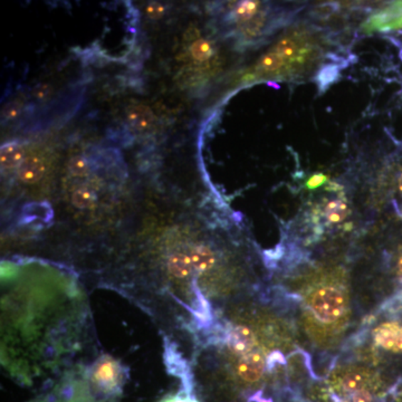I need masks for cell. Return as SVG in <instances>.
I'll use <instances>...</instances> for the list:
<instances>
[{
	"label": "cell",
	"instance_id": "cell-1",
	"mask_svg": "<svg viewBox=\"0 0 402 402\" xmlns=\"http://www.w3.org/2000/svg\"><path fill=\"white\" fill-rule=\"evenodd\" d=\"M93 341L88 295L60 263L15 257L1 262V364L23 386L60 378Z\"/></svg>",
	"mask_w": 402,
	"mask_h": 402
},
{
	"label": "cell",
	"instance_id": "cell-2",
	"mask_svg": "<svg viewBox=\"0 0 402 402\" xmlns=\"http://www.w3.org/2000/svg\"><path fill=\"white\" fill-rule=\"evenodd\" d=\"M97 395L88 379V364H78L58 378L54 387L31 402H113Z\"/></svg>",
	"mask_w": 402,
	"mask_h": 402
},
{
	"label": "cell",
	"instance_id": "cell-3",
	"mask_svg": "<svg viewBox=\"0 0 402 402\" xmlns=\"http://www.w3.org/2000/svg\"><path fill=\"white\" fill-rule=\"evenodd\" d=\"M88 379L97 395L117 400L129 379V369L113 356L102 354L88 366Z\"/></svg>",
	"mask_w": 402,
	"mask_h": 402
},
{
	"label": "cell",
	"instance_id": "cell-4",
	"mask_svg": "<svg viewBox=\"0 0 402 402\" xmlns=\"http://www.w3.org/2000/svg\"><path fill=\"white\" fill-rule=\"evenodd\" d=\"M348 307V294L337 284L321 285L310 296L312 314L324 324H332L344 317Z\"/></svg>",
	"mask_w": 402,
	"mask_h": 402
},
{
	"label": "cell",
	"instance_id": "cell-5",
	"mask_svg": "<svg viewBox=\"0 0 402 402\" xmlns=\"http://www.w3.org/2000/svg\"><path fill=\"white\" fill-rule=\"evenodd\" d=\"M266 368V360L260 350H254L246 356L237 359L234 371L240 381L254 384L262 379Z\"/></svg>",
	"mask_w": 402,
	"mask_h": 402
},
{
	"label": "cell",
	"instance_id": "cell-6",
	"mask_svg": "<svg viewBox=\"0 0 402 402\" xmlns=\"http://www.w3.org/2000/svg\"><path fill=\"white\" fill-rule=\"evenodd\" d=\"M374 342L384 350L402 353V324L399 322H386L374 331Z\"/></svg>",
	"mask_w": 402,
	"mask_h": 402
},
{
	"label": "cell",
	"instance_id": "cell-7",
	"mask_svg": "<svg viewBox=\"0 0 402 402\" xmlns=\"http://www.w3.org/2000/svg\"><path fill=\"white\" fill-rule=\"evenodd\" d=\"M25 159V148L19 141H9L1 148V168L6 172L18 171Z\"/></svg>",
	"mask_w": 402,
	"mask_h": 402
},
{
	"label": "cell",
	"instance_id": "cell-8",
	"mask_svg": "<svg viewBox=\"0 0 402 402\" xmlns=\"http://www.w3.org/2000/svg\"><path fill=\"white\" fill-rule=\"evenodd\" d=\"M47 162L44 157L34 156L25 159L19 168L18 178L21 182L26 184H36L42 179L46 172Z\"/></svg>",
	"mask_w": 402,
	"mask_h": 402
},
{
	"label": "cell",
	"instance_id": "cell-9",
	"mask_svg": "<svg viewBox=\"0 0 402 402\" xmlns=\"http://www.w3.org/2000/svg\"><path fill=\"white\" fill-rule=\"evenodd\" d=\"M369 376L364 371H352L345 374L344 378L341 380L340 390L347 398L353 393L366 389L368 387Z\"/></svg>",
	"mask_w": 402,
	"mask_h": 402
},
{
	"label": "cell",
	"instance_id": "cell-10",
	"mask_svg": "<svg viewBox=\"0 0 402 402\" xmlns=\"http://www.w3.org/2000/svg\"><path fill=\"white\" fill-rule=\"evenodd\" d=\"M376 28H401L402 27V3L388 8L380 17L374 19Z\"/></svg>",
	"mask_w": 402,
	"mask_h": 402
},
{
	"label": "cell",
	"instance_id": "cell-11",
	"mask_svg": "<svg viewBox=\"0 0 402 402\" xmlns=\"http://www.w3.org/2000/svg\"><path fill=\"white\" fill-rule=\"evenodd\" d=\"M127 117H129L131 125L140 131H147V129H149L154 123L152 112L143 105L131 107L127 112Z\"/></svg>",
	"mask_w": 402,
	"mask_h": 402
},
{
	"label": "cell",
	"instance_id": "cell-12",
	"mask_svg": "<svg viewBox=\"0 0 402 402\" xmlns=\"http://www.w3.org/2000/svg\"><path fill=\"white\" fill-rule=\"evenodd\" d=\"M325 218L329 223H340L348 216V205L342 200H331L324 208Z\"/></svg>",
	"mask_w": 402,
	"mask_h": 402
},
{
	"label": "cell",
	"instance_id": "cell-13",
	"mask_svg": "<svg viewBox=\"0 0 402 402\" xmlns=\"http://www.w3.org/2000/svg\"><path fill=\"white\" fill-rule=\"evenodd\" d=\"M258 7H260V5L255 1L240 3L233 13V17L237 21H247V19L252 18L253 16L257 13Z\"/></svg>",
	"mask_w": 402,
	"mask_h": 402
},
{
	"label": "cell",
	"instance_id": "cell-14",
	"mask_svg": "<svg viewBox=\"0 0 402 402\" xmlns=\"http://www.w3.org/2000/svg\"><path fill=\"white\" fill-rule=\"evenodd\" d=\"M284 65V60L280 58L276 53H268V54L265 55L264 58L260 60V68L264 72H268V73H273V72H276V70L282 68Z\"/></svg>",
	"mask_w": 402,
	"mask_h": 402
},
{
	"label": "cell",
	"instance_id": "cell-15",
	"mask_svg": "<svg viewBox=\"0 0 402 402\" xmlns=\"http://www.w3.org/2000/svg\"><path fill=\"white\" fill-rule=\"evenodd\" d=\"M191 54L197 60H208L213 55V45L206 39H200L192 45Z\"/></svg>",
	"mask_w": 402,
	"mask_h": 402
},
{
	"label": "cell",
	"instance_id": "cell-16",
	"mask_svg": "<svg viewBox=\"0 0 402 402\" xmlns=\"http://www.w3.org/2000/svg\"><path fill=\"white\" fill-rule=\"evenodd\" d=\"M160 402H199L196 399L195 396L192 392L186 391V390L182 389L179 393L176 395L170 396V397L166 398V399L162 400Z\"/></svg>",
	"mask_w": 402,
	"mask_h": 402
},
{
	"label": "cell",
	"instance_id": "cell-17",
	"mask_svg": "<svg viewBox=\"0 0 402 402\" xmlns=\"http://www.w3.org/2000/svg\"><path fill=\"white\" fill-rule=\"evenodd\" d=\"M349 402H374V396L368 389L361 390V391L353 393L348 397Z\"/></svg>",
	"mask_w": 402,
	"mask_h": 402
},
{
	"label": "cell",
	"instance_id": "cell-18",
	"mask_svg": "<svg viewBox=\"0 0 402 402\" xmlns=\"http://www.w3.org/2000/svg\"><path fill=\"white\" fill-rule=\"evenodd\" d=\"M325 176H323L322 174H314V176H312L311 179L307 181V187L310 189H315V188L319 187L322 184H324Z\"/></svg>",
	"mask_w": 402,
	"mask_h": 402
},
{
	"label": "cell",
	"instance_id": "cell-19",
	"mask_svg": "<svg viewBox=\"0 0 402 402\" xmlns=\"http://www.w3.org/2000/svg\"><path fill=\"white\" fill-rule=\"evenodd\" d=\"M285 364V359H284L283 354L280 352H275L270 354L268 359V368L272 369L273 364Z\"/></svg>",
	"mask_w": 402,
	"mask_h": 402
},
{
	"label": "cell",
	"instance_id": "cell-20",
	"mask_svg": "<svg viewBox=\"0 0 402 402\" xmlns=\"http://www.w3.org/2000/svg\"><path fill=\"white\" fill-rule=\"evenodd\" d=\"M398 272H399L400 276L402 277V255L399 257V260H398Z\"/></svg>",
	"mask_w": 402,
	"mask_h": 402
},
{
	"label": "cell",
	"instance_id": "cell-21",
	"mask_svg": "<svg viewBox=\"0 0 402 402\" xmlns=\"http://www.w3.org/2000/svg\"><path fill=\"white\" fill-rule=\"evenodd\" d=\"M399 190H400V192H401V194H402V174H401V176H400V178H399Z\"/></svg>",
	"mask_w": 402,
	"mask_h": 402
}]
</instances>
